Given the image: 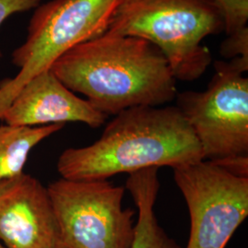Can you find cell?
<instances>
[{
	"instance_id": "cell-1",
	"label": "cell",
	"mask_w": 248,
	"mask_h": 248,
	"mask_svg": "<svg viewBox=\"0 0 248 248\" xmlns=\"http://www.w3.org/2000/svg\"><path fill=\"white\" fill-rule=\"evenodd\" d=\"M51 70L107 116L133 107L162 106L177 95V80L165 55L133 36L103 33L72 48Z\"/></svg>"
},
{
	"instance_id": "cell-2",
	"label": "cell",
	"mask_w": 248,
	"mask_h": 248,
	"mask_svg": "<svg viewBox=\"0 0 248 248\" xmlns=\"http://www.w3.org/2000/svg\"><path fill=\"white\" fill-rule=\"evenodd\" d=\"M201 161L200 143L177 107L139 106L115 115L92 144L63 151L57 171L64 179L90 181Z\"/></svg>"
},
{
	"instance_id": "cell-3",
	"label": "cell",
	"mask_w": 248,
	"mask_h": 248,
	"mask_svg": "<svg viewBox=\"0 0 248 248\" xmlns=\"http://www.w3.org/2000/svg\"><path fill=\"white\" fill-rule=\"evenodd\" d=\"M223 31L214 0H119L104 33L150 42L165 55L176 80L191 82L212 62L204 39Z\"/></svg>"
},
{
	"instance_id": "cell-4",
	"label": "cell",
	"mask_w": 248,
	"mask_h": 248,
	"mask_svg": "<svg viewBox=\"0 0 248 248\" xmlns=\"http://www.w3.org/2000/svg\"><path fill=\"white\" fill-rule=\"evenodd\" d=\"M248 60L214 62L204 91L177 93V107L200 143L202 161L248 177Z\"/></svg>"
},
{
	"instance_id": "cell-5",
	"label": "cell",
	"mask_w": 248,
	"mask_h": 248,
	"mask_svg": "<svg viewBox=\"0 0 248 248\" xmlns=\"http://www.w3.org/2000/svg\"><path fill=\"white\" fill-rule=\"evenodd\" d=\"M119 0H50L36 8L23 45L12 53L17 76L0 82V120L19 90L72 48L102 35Z\"/></svg>"
},
{
	"instance_id": "cell-6",
	"label": "cell",
	"mask_w": 248,
	"mask_h": 248,
	"mask_svg": "<svg viewBox=\"0 0 248 248\" xmlns=\"http://www.w3.org/2000/svg\"><path fill=\"white\" fill-rule=\"evenodd\" d=\"M47 189L64 248H131L134 212L123 208L125 186L61 177Z\"/></svg>"
},
{
	"instance_id": "cell-7",
	"label": "cell",
	"mask_w": 248,
	"mask_h": 248,
	"mask_svg": "<svg viewBox=\"0 0 248 248\" xmlns=\"http://www.w3.org/2000/svg\"><path fill=\"white\" fill-rule=\"evenodd\" d=\"M173 173L190 217L186 248H225L248 216V177L206 161Z\"/></svg>"
},
{
	"instance_id": "cell-8",
	"label": "cell",
	"mask_w": 248,
	"mask_h": 248,
	"mask_svg": "<svg viewBox=\"0 0 248 248\" xmlns=\"http://www.w3.org/2000/svg\"><path fill=\"white\" fill-rule=\"evenodd\" d=\"M0 242L6 248H64L47 186L39 179L22 173L0 182Z\"/></svg>"
},
{
	"instance_id": "cell-9",
	"label": "cell",
	"mask_w": 248,
	"mask_h": 248,
	"mask_svg": "<svg viewBox=\"0 0 248 248\" xmlns=\"http://www.w3.org/2000/svg\"><path fill=\"white\" fill-rule=\"evenodd\" d=\"M108 117L67 89L50 69L23 86L5 110L2 121L13 126L82 123L99 128Z\"/></svg>"
},
{
	"instance_id": "cell-10",
	"label": "cell",
	"mask_w": 248,
	"mask_h": 248,
	"mask_svg": "<svg viewBox=\"0 0 248 248\" xmlns=\"http://www.w3.org/2000/svg\"><path fill=\"white\" fill-rule=\"evenodd\" d=\"M159 187L157 168L142 169L129 174L125 189L130 192L138 209L131 248H182L160 226L155 214L154 207Z\"/></svg>"
},
{
	"instance_id": "cell-11",
	"label": "cell",
	"mask_w": 248,
	"mask_h": 248,
	"mask_svg": "<svg viewBox=\"0 0 248 248\" xmlns=\"http://www.w3.org/2000/svg\"><path fill=\"white\" fill-rule=\"evenodd\" d=\"M64 125H0V182L24 173L23 169L31 150L45 139L62 130Z\"/></svg>"
},
{
	"instance_id": "cell-12",
	"label": "cell",
	"mask_w": 248,
	"mask_h": 248,
	"mask_svg": "<svg viewBox=\"0 0 248 248\" xmlns=\"http://www.w3.org/2000/svg\"><path fill=\"white\" fill-rule=\"evenodd\" d=\"M214 1L222 12L226 35H230L248 27V0Z\"/></svg>"
},
{
	"instance_id": "cell-13",
	"label": "cell",
	"mask_w": 248,
	"mask_h": 248,
	"mask_svg": "<svg viewBox=\"0 0 248 248\" xmlns=\"http://www.w3.org/2000/svg\"><path fill=\"white\" fill-rule=\"evenodd\" d=\"M221 54L226 59L248 60V27L227 35L221 45Z\"/></svg>"
},
{
	"instance_id": "cell-14",
	"label": "cell",
	"mask_w": 248,
	"mask_h": 248,
	"mask_svg": "<svg viewBox=\"0 0 248 248\" xmlns=\"http://www.w3.org/2000/svg\"><path fill=\"white\" fill-rule=\"evenodd\" d=\"M42 0H0V27L6 19L19 12L36 9ZM2 54L0 52V60Z\"/></svg>"
},
{
	"instance_id": "cell-15",
	"label": "cell",
	"mask_w": 248,
	"mask_h": 248,
	"mask_svg": "<svg viewBox=\"0 0 248 248\" xmlns=\"http://www.w3.org/2000/svg\"><path fill=\"white\" fill-rule=\"evenodd\" d=\"M0 248H5V246H4V245H3L1 242H0Z\"/></svg>"
}]
</instances>
